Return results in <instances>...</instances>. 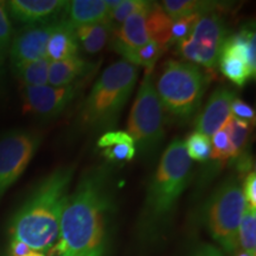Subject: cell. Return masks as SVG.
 Returning <instances> with one entry per match:
<instances>
[{
  "label": "cell",
  "instance_id": "5b68a950",
  "mask_svg": "<svg viewBox=\"0 0 256 256\" xmlns=\"http://www.w3.org/2000/svg\"><path fill=\"white\" fill-rule=\"evenodd\" d=\"M208 83L206 74L196 64L170 60L162 64L154 87L164 112L188 119L200 110Z\"/></svg>",
  "mask_w": 256,
  "mask_h": 256
},
{
  "label": "cell",
  "instance_id": "d6986e66",
  "mask_svg": "<svg viewBox=\"0 0 256 256\" xmlns=\"http://www.w3.org/2000/svg\"><path fill=\"white\" fill-rule=\"evenodd\" d=\"M174 20L165 14L162 6L152 2L146 14V30L148 40L158 46L162 52L171 43Z\"/></svg>",
  "mask_w": 256,
  "mask_h": 256
},
{
  "label": "cell",
  "instance_id": "4fadbf2b",
  "mask_svg": "<svg viewBox=\"0 0 256 256\" xmlns=\"http://www.w3.org/2000/svg\"><path fill=\"white\" fill-rule=\"evenodd\" d=\"M235 98V92L230 89L223 87L217 88L210 95L203 112L197 116L194 132L204 134L208 138H212L214 134L218 132L232 115L230 108Z\"/></svg>",
  "mask_w": 256,
  "mask_h": 256
},
{
  "label": "cell",
  "instance_id": "836d02e7",
  "mask_svg": "<svg viewBox=\"0 0 256 256\" xmlns=\"http://www.w3.org/2000/svg\"><path fill=\"white\" fill-rule=\"evenodd\" d=\"M32 249L26 244L17 240H12L11 242V255L12 256H26L30 254Z\"/></svg>",
  "mask_w": 256,
  "mask_h": 256
},
{
  "label": "cell",
  "instance_id": "8d00e7d4",
  "mask_svg": "<svg viewBox=\"0 0 256 256\" xmlns=\"http://www.w3.org/2000/svg\"><path fill=\"white\" fill-rule=\"evenodd\" d=\"M26 256H46L43 254V252H34V250H32L30 254H28Z\"/></svg>",
  "mask_w": 256,
  "mask_h": 256
},
{
  "label": "cell",
  "instance_id": "5bb4252c",
  "mask_svg": "<svg viewBox=\"0 0 256 256\" xmlns=\"http://www.w3.org/2000/svg\"><path fill=\"white\" fill-rule=\"evenodd\" d=\"M148 11V10H147ZM147 11L138 12L130 16L119 28L113 30V49L118 54L128 50H136L148 43L146 30Z\"/></svg>",
  "mask_w": 256,
  "mask_h": 256
},
{
  "label": "cell",
  "instance_id": "ba28073f",
  "mask_svg": "<svg viewBox=\"0 0 256 256\" xmlns=\"http://www.w3.org/2000/svg\"><path fill=\"white\" fill-rule=\"evenodd\" d=\"M224 40L226 26L214 8L198 18L190 36L178 43V50L188 62L211 69L218 64Z\"/></svg>",
  "mask_w": 256,
  "mask_h": 256
},
{
  "label": "cell",
  "instance_id": "e0dca14e",
  "mask_svg": "<svg viewBox=\"0 0 256 256\" xmlns=\"http://www.w3.org/2000/svg\"><path fill=\"white\" fill-rule=\"evenodd\" d=\"M90 72L92 64L80 55L57 62H50L48 83L52 87H64L72 84L80 78H83Z\"/></svg>",
  "mask_w": 256,
  "mask_h": 256
},
{
  "label": "cell",
  "instance_id": "f546056e",
  "mask_svg": "<svg viewBox=\"0 0 256 256\" xmlns=\"http://www.w3.org/2000/svg\"><path fill=\"white\" fill-rule=\"evenodd\" d=\"M136 154L134 144H119L104 150V156L110 162H130Z\"/></svg>",
  "mask_w": 256,
  "mask_h": 256
},
{
  "label": "cell",
  "instance_id": "52a82bcc",
  "mask_svg": "<svg viewBox=\"0 0 256 256\" xmlns=\"http://www.w3.org/2000/svg\"><path fill=\"white\" fill-rule=\"evenodd\" d=\"M246 200L238 180L229 178L215 191L206 204V224L211 238L229 254L238 250V228Z\"/></svg>",
  "mask_w": 256,
  "mask_h": 256
},
{
  "label": "cell",
  "instance_id": "2e32d148",
  "mask_svg": "<svg viewBox=\"0 0 256 256\" xmlns=\"http://www.w3.org/2000/svg\"><path fill=\"white\" fill-rule=\"evenodd\" d=\"M108 12L104 0H72L68 2L63 18L76 28L104 20Z\"/></svg>",
  "mask_w": 256,
  "mask_h": 256
},
{
  "label": "cell",
  "instance_id": "d6a6232c",
  "mask_svg": "<svg viewBox=\"0 0 256 256\" xmlns=\"http://www.w3.org/2000/svg\"><path fill=\"white\" fill-rule=\"evenodd\" d=\"M243 196H244L246 204L252 209H256V174L255 171H250L246 176L243 182Z\"/></svg>",
  "mask_w": 256,
  "mask_h": 256
},
{
  "label": "cell",
  "instance_id": "cb8c5ba5",
  "mask_svg": "<svg viewBox=\"0 0 256 256\" xmlns=\"http://www.w3.org/2000/svg\"><path fill=\"white\" fill-rule=\"evenodd\" d=\"M162 54L160 48L156 46L154 42L148 40L145 46L138 48L136 50H128L121 52L120 55L124 57V60L133 64L136 66H144V68L152 70L156 60Z\"/></svg>",
  "mask_w": 256,
  "mask_h": 256
},
{
  "label": "cell",
  "instance_id": "8fae6325",
  "mask_svg": "<svg viewBox=\"0 0 256 256\" xmlns=\"http://www.w3.org/2000/svg\"><path fill=\"white\" fill-rule=\"evenodd\" d=\"M57 22L26 25L12 37L8 50L12 68L46 57L48 42Z\"/></svg>",
  "mask_w": 256,
  "mask_h": 256
},
{
  "label": "cell",
  "instance_id": "9c48e42d",
  "mask_svg": "<svg viewBox=\"0 0 256 256\" xmlns=\"http://www.w3.org/2000/svg\"><path fill=\"white\" fill-rule=\"evenodd\" d=\"M40 142L34 130H11L0 138V200L24 174Z\"/></svg>",
  "mask_w": 256,
  "mask_h": 256
},
{
  "label": "cell",
  "instance_id": "3957f363",
  "mask_svg": "<svg viewBox=\"0 0 256 256\" xmlns=\"http://www.w3.org/2000/svg\"><path fill=\"white\" fill-rule=\"evenodd\" d=\"M192 160L182 139L172 140L160 156L147 185L142 226L146 235H156L168 223L191 179Z\"/></svg>",
  "mask_w": 256,
  "mask_h": 256
},
{
  "label": "cell",
  "instance_id": "ffe728a7",
  "mask_svg": "<svg viewBox=\"0 0 256 256\" xmlns=\"http://www.w3.org/2000/svg\"><path fill=\"white\" fill-rule=\"evenodd\" d=\"M50 60L44 58L32 60L20 66H14V72L22 83V86L36 87V86L48 84V72H49Z\"/></svg>",
  "mask_w": 256,
  "mask_h": 256
},
{
  "label": "cell",
  "instance_id": "d4e9b609",
  "mask_svg": "<svg viewBox=\"0 0 256 256\" xmlns=\"http://www.w3.org/2000/svg\"><path fill=\"white\" fill-rule=\"evenodd\" d=\"M185 151L188 158L196 162H206L210 159L211 154V142L210 138L204 134L194 132L186 138L184 142Z\"/></svg>",
  "mask_w": 256,
  "mask_h": 256
},
{
  "label": "cell",
  "instance_id": "d590c367",
  "mask_svg": "<svg viewBox=\"0 0 256 256\" xmlns=\"http://www.w3.org/2000/svg\"><path fill=\"white\" fill-rule=\"evenodd\" d=\"M234 255H235V256H252V255H249L248 252H246L244 250H242V249H241V250H240V249H238V250L236 252Z\"/></svg>",
  "mask_w": 256,
  "mask_h": 256
},
{
  "label": "cell",
  "instance_id": "603a6c76",
  "mask_svg": "<svg viewBox=\"0 0 256 256\" xmlns=\"http://www.w3.org/2000/svg\"><path fill=\"white\" fill-rule=\"evenodd\" d=\"M238 247L249 255L256 256V209L247 204L238 228Z\"/></svg>",
  "mask_w": 256,
  "mask_h": 256
},
{
  "label": "cell",
  "instance_id": "44dd1931",
  "mask_svg": "<svg viewBox=\"0 0 256 256\" xmlns=\"http://www.w3.org/2000/svg\"><path fill=\"white\" fill-rule=\"evenodd\" d=\"M223 128L228 134L232 159L242 156L243 151L248 144L249 136H250L252 124L246 122V121L235 119L230 115L226 122L223 124Z\"/></svg>",
  "mask_w": 256,
  "mask_h": 256
},
{
  "label": "cell",
  "instance_id": "74e56055",
  "mask_svg": "<svg viewBox=\"0 0 256 256\" xmlns=\"http://www.w3.org/2000/svg\"><path fill=\"white\" fill-rule=\"evenodd\" d=\"M4 62L5 60H2V58H0V72H2V66H4Z\"/></svg>",
  "mask_w": 256,
  "mask_h": 256
},
{
  "label": "cell",
  "instance_id": "4dcf8cb0",
  "mask_svg": "<svg viewBox=\"0 0 256 256\" xmlns=\"http://www.w3.org/2000/svg\"><path fill=\"white\" fill-rule=\"evenodd\" d=\"M119 144H134V142L130 134L124 130H107L100 136L96 145L104 150L107 147L119 145Z\"/></svg>",
  "mask_w": 256,
  "mask_h": 256
},
{
  "label": "cell",
  "instance_id": "277c9868",
  "mask_svg": "<svg viewBox=\"0 0 256 256\" xmlns=\"http://www.w3.org/2000/svg\"><path fill=\"white\" fill-rule=\"evenodd\" d=\"M138 66L116 60L96 80L80 110L83 128L104 132L115 126L138 81Z\"/></svg>",
  "mask_w": 256,
  "mask_h": 256
},
{
  "label": "cell",
  "instance_id": "6da1fadb",
  "mask_svg": "<svg viewBox=\"0 0 256 256\" xmlns=\"http://www.w3.org/2000/svg\"><path fill=\"white\" fill-rule=\"evenodd\" d=\"M113 177L108 166L88 168L69 194L58 238L49 256H104L107 226L114 206Z\"/></svg>",
  "mask_w": 256,
  "mask_h": 256
},
{
  "label": "cell",
  "instance_id": "484cf974",
  "mask_svg": "<svg viewBox=\"0 0 256 256\" xmlns=\"http://www.w3.org/2000/svg\"><path fill=\"white\" fill-rule=\"evenodd\" d=\"M151 4L152 2H146V0H122L116 8L108 12V19L115 28V25H121L130 16L147 11Z\"/></svg>",
  "mask_w": 256,
  "mask_h": 256
},
{
  "label": "cell",
  "instance_id": "7402d4cb",
  "mask_svg": "<svg viewBox=\"0 0 256 256\" xmlns=\"http://www.w3.org/2000/svg\"><path fill=\"white\" fill-rule=\"evenodd\" d=\"M162 8L172 20L186 17L194 14H203L215 8L214 2H197V0H165L162 2Z\"/></svg>",
  "mask_w": 256,
  "mask_h": 256
},
{
  "label": "cell",
  "instance_id": "83f0119b",
  "mask_svg": "<svg viewBox=\"0 0 256 256\" xmlns=\"http://www.w3.org/2000/svg\"><path fill=\"white\" fill-rule=\"evenodd\" d=\"M12 42V24L5 2H0V58L5 60Z\"/></svg>",
  "mask_w": 256,
  "mask_h": 256
},
{
  "label": "cell",
  "instance_id": "9a60e30c",
  "mask_svg": "<svg viewBox=\"0 0 256 256\" xmlns=\"http://www.w3.org/2000/svg\"><path fill=\"white\" fill-rule=\"evenodd\" d=\"M78 49L75 28L64 18L60 19L48 42L46 57L50 62H57L78 56Z\"/></svg>",
  "mask_w": 256,
  "mask_h": 256
},
{
  "label": "cell",
  "instance_id": "e575fe53",
  "mask_svg": "<svg viewBox=\"0 0 256 256\" xmlns=\"http://www.w3.org/2000/svg\"><path fill=\"white\" fill-rule=\"evenodd\" d=\"M192 256H223V254L218 250V249L212 247V246L204 244L200 246Z\"/></svg>",
  "mask_w": 256,
  "mask_h": 256
},
{
  "label": "cell",
  "instance_id": "7a4b0ae2",
  "mask_svg": "<svg viewBox=\"0 0 256 256\" xmlns=\"http://www.w3.org/2000/svg\"><path fill=\"white\" fill-rule=\"evenodd\" d=\"M74 174V165L62 166L40 182L12 220V240L40 252L55 244Z\"/></svg>",
  "mask_w": 256,
  "mask_h": 256
},
{
  "label": "cell",
  "instance_id": "4316f807",
  "mask_svg": "<svg viewBox=\"0 0 256 256\" xmlns=\"http://www.w3.org/2000/svg\"><path fill=\"white\" fill-rule=\"evenodd\" d=\"M210 159L218 162L220 165L226 164L228 160H232V148H230L228 134H226L223 127L220 128L218 132L214 134Z\"/></svg>",
  "mask_w": 256,
  "mask_h": 256
},
{
  "label": "cell",
  "instance_id": "8992f818",
  "mask_svg": "<svg viewBox=\"0 0 256 256\" xmlns=\"http://www.w3.org/2000/svg\"><path fill=\"white\" fill-rule=\"evenodd\" d=\"M127 133L136 150L151 158L162 146L165 136V112L156 95L151 70L146 74L134 100L128 119Z\"/></svg>",
  "mask_w": 256,
  "mask_h": 256
},
{
  "label": "cell",
  "instance_id": "1f68e13d",
  "mask_svg": "<svg viewBox=\"0 0 256 256\" xmlns=\"http://www.w3.org/2000/svg\"><path fill=\"white\" fill-rule=\"evenodd\" d=\"M232 116L235 119L246 121L249 124L255 122V110L249 106L247 102H244L241 98H236L232 101V108H230Z\"/></svg>",
  "mask_w": 256,
  "mask_h": 256
},
{
  "label": "cell",
  "instance_id": "ac0fdd59",
  "mask_svg": "<svg viewBox=\"0 0 256 256\" xmlns=\"http://www.w3.org/2000/svg\"><path fill=\"white\" fill-rule=\"evenodd\" d=\"M114 28L110 19L98 22V23L82 25L75 28V37L78 48L81 46L87 54H98L104 49L110 40V34Z\"/></svg>",
  "mask_w": 256,
  "mask_h": 256
},
{
  "label": "cell",
  "instance_id": "7c38bea8",
  "mask_svg": "<svg viewBox=\"0 0 256 256\" xmlns=\"http://www.w3.org/2000/svg\"><path fill=\"white\" fill-rule=\"evenodd\" d=\"M68 2L64 0H11L5 2V6L10 17L34 25L62 19Z\"/></svg>",
  "mask_w": 256,
  "mask_h": 256
},
{
  "label": "cell",
  "instance_id": "f1b7e54d",
  "mask_svg": "<svg viewBox=\"0 0 256 256\" xmlns=\"http://www.w3.org/2000/svg\"><path fill=\"white\" fill-rule=\"evenodd\" d=\"M204 14V12H203ZM203 14H194L190 16H186V17L179 18L177 20L174 22V25H172V37H171V43L170 46L174 43H179L180 40H185L190 36V34L194 30V25H196L198 18L200 17Z\"/></svg>",
  "mask_w": 256,
  "mask_h": 256
},
{
  "label": "cell",
  "instance_id": "30bf717a",
  "mask_svg": "<svg viewBox=\"0 0 256 256\" xmlns=\"http://www.w3.org/2000/svg\"><path fill=\"white\" fill-rule=\"evenodd\" d=\"M78 89L75 83L64 87H52L49 84L36 87L22 86L24 113L44 120L54 119L75 100Z\"/></svg>",
  "mask_w": 256,
  "mask_h": 256
}]
</instances>
